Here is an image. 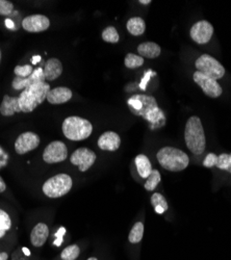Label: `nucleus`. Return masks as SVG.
I'll return each mask as SVG.
<instances>
[{
    "label": "nucleus",
    "mask_w": 231,
    "mask_h": 260,
    "mask_svg": "<svg viewBox=\"0 0 231 260\" xmlns=\"http://www.w3.org/2000/svg\"><path fill=\"white\" fill-rule=\"evenodd\" d=\"M128 107L132 114L141 116L152 123L159 121V118L165 120V116L158 108L155 98L147 95H136L129 98Z\"/></svg>",
    "instance_id": "f257e3e1"
},
{
    "label": "nucleus",
    "mask_w": 231,
    "mask_h": 260,
    "mask_svg": "<svg viewBox=\"0 0 231 260\" xmlns=\"http://www.w3.org/2000/svg\"><path fill=\"white\" fill-rule=\"evenodd\" d=\"M50 91V86L46 81H40L22 91L18 97L20 109L22 112H31L44 102Z\"/></svg>",
    "instance_id": "f03ea898"
},
{
    "label": "nucleus",
    "mask_w": 231,
    "mask_h": 260,
    "mask_svg": "<svg viewBox=\"0 0 231 260\" xmlns=\"http://www.w3.org/2000/svg\"><path fill=\"white\" fill-rule=\"evenodd\" d=\"M185 140L188 150L196 155H200L204 152L206 138L200 118L191 117L188 119L185 130Z\"/></svg>",
    "instance_id": "7ed1b4c3"
},
{
    "label": "nucleus",
    "mask_w": 231,
    "mask_h": 260,
    "mask_svg": "<svg viewBox=\"0 0 231 260\" xmlns=\"http://www.w3.org/2000/svg\"><path fill=\"white\" fill-rule=\"evenodd\" d=\"M156 158L159 165L170 172L184 171L190 164L187 154L174 147H164L159 149Z\"/></svg>",
    "instance_id": "20e7f679"
},
{
    "label": "nucleus",
    "mask_w": 231,
    "mask_h": 260,
    "mask_svg": "<svg viewBox=\"0 0 231 260\" xmlns=\"http://www.w3.org/2000/svg\"><path fill=\"white\" fill-rule=\"evenodd\" d=\"M62 133L70 140H82L88 138L93 131V126L87 119L69 117L62 122Z\"/></svg>",
    "instance_id": "39448f33"
},
{
    "label": "nucleus",
    "mask_w": 231,
    "mask_h": 260,
    "mask_svg": "<svg viewBox=\"0 0 231 260\" xmlns=\"http://www.w3.org/2000/svg\"><path fill=\"white\" fill-rule=\"evenodd\" d=\"M73 185L72 178L67 174H58L46 180L43 184V193L48 198H61L71 191Z\"/></svg>",
    "instance_id": "423d86ee"
},
{
    "label": "nucleus",
    "mask_w": 231,
    "mask_h": 260,
    "mask_svg": "<svg viewBox=\"0 0 231 260\" xmlns=\"http://www.w3.org/2000/svg\"><path fill=\"white\" fill-rule=\"evenodd\" d=\"M197 71L204 74L211 78L218 80L225 75V68H224L219 61H216L212 55L202 54L195 62Z\"/></svg>",
    "instance_id": "0eeeda50"
},
{
    "label": "nucleus",
    "mask_w": 231,
    "mask_h": 260,
    "mask_svg": "<svg viewBox=\"0 0 231 260\" xmlns=\"http://www.w3.org/2000/svg\"><path fill=\"white\" fill-rule=\"evenodd\" d=\"M67 156V146L61 140H54V142L47 145L43 152V159L47 164L62 163V161L66 160Z\"/></svg>",
    "instance_id": "6e6552de"
},
{
    "label": "nucleus",
    "mask_w": 231,
    "mask_h": 260,
    "mask_svg": "<svg viewBox=\"0 0 231 260\" xmlns=\"http://www.w3.org/2000/svg\"><path fill=\"white\" fill-rule=\"evenodd\" d=\"M194 81L202 89L204 94L211 98H218L222 95L223 90L216 79L196 71L193 75Z\"/></svg>",
    "instance_id": "1a4fd4ad"
},
{
    "label": "nucleus",
    "mask_w": 231,
    "mask_h": 260,
    "mask_svg": "<svg viewBox=\"0 0 231 260\" xmlns=\"http://www.w3.org/2000/svg\"><path fill=\"white\" fill-rule=\"evenodd\" d=\"M70 161L78 167L80 172H86L96 161V153L88 148H78L72 153Z\"/></svg>",
    "instance_id": "9d476101"
},
{
    "label": "nucleus",
    "mask_w": 231,
    "mask_h": 260,
    "mask_svg": "<svg viewBox=\"0 0 231 260\" xmlns=\"http://www.w3.org/2000/svg\"><path fill=\"white\" fill-rule=\"evenodd\" d=\"M190 34L193 41L197 44H207L214 34V27L208 21L202 20L192 26Z\"/></svg>",
    "instance_id": "9b49d317"
},
{
    "label": "nucleus",
    "mask_w": 231,
    "mask_h": 260,
    "mask_svg": "<svg viewBox=\"0 0 231 260\" xmlns=\"http://www.w3.org/2000/svg\"><path fill=\"white\" fill-rule=\"evenodd\" d=\"M40 145V138L38 135L31 131L22 133L18 137L15 142V150L20 155L32 151Z\"/></svg>",
    "instance_id": "f8f14e48"
},
{
    "label": "nucleus",
    "mask_w": 231,
    "mask_h": 260,
    "mask_svg": "<svg viewBox=\"0 0 231 260\" xmlns=\"http://www.w3.org/2000/svg\"><path fill=\"white\" fill-rule=\"evenodd\" d=\"M50 26V20L44 15H31L23 19L22 27L29 32H41Z\"/></svg>",
    "instance_id": "ddd939ff"
},
{
    "label": "nucleus",
    "mask_w": 231,
    "mask_h": 260,
    "mask_svg": "<svg viewBox=\"0 0 231 260\" xmlns=\"http://www.w3.org/2000/svg\"><path fill=\"white\" fill-rule=\"evenodd\" d=\"M40 81H45V76H44V71L42 68H37L33 70V72L31 76L26 77V78H21V77H16L14 78L12 86L15 90H24L26 88H29L32 84L40 82Z\"/></svg>",
    "instance_id": "4468645a"
},
{
    "label": "nucleus",
    "mask_w": 231,
    "mask_h": 260,
    "mask_svg": "<svg viewBox=\"0 0 231 260\" xmlns=\"http://www.w3.org/2000/svg\"><path fill=\"white\" fill-rule=\"evenodd\" d=\"M121 138L114 131H107L98 139V146L104 151H117L120 148Z\"/></svg>",
    "instance_id": "2eb2a0df"
},
{
    "label": "nucleus",
    "mask_w": 231,
    "mask_h": 260,
    "mask_svg": "<svg viewBox=\"0 0 231 260\" xmlns=\"http://www.w3.org/2000/svg\"><path fill=\"white\" fill-rule=\"evenodd\" d=\"M72 95V91L70 89L60 87L49 91L46 99L51 104H62L71 100Z\"/></svg>",
    "instance_id": "dca6fc26"
},
{
    "label": "nucleus",
    "mask_w": 231,
    "mask_h": 260,
    "mask_svg": "<svg viewBox=\"0 0 231 260\" xmlns=\"http://www.w3.org/2000/svg\"><path fill=\"white\" fill-rule=\"evenodd\" d=\"M49 236V228L46 224L39 223L34 226L31 233V242L34 247L40 248L43 245Z\"/></svg>",
    "instance_id": "f3484780"
},
{
    "label": "nucleus",
    "mask_w": 231,
    "mask_h": 260,
    "mask_svg": "<svg viewBox=\"0 0 231 260\" xmlns=\"http://www.w3.org/2000/svg\"><path fill=\"white\" fill-rule=\"evenodd\" d=\"M18 112H22L20 109L18 97H11L5 95L0 105V114L4 117H11Z\"/></svg>",
    "instance_id": "a211bd4d"
},
{
    "label": "nucleus",
    "mask_w": 231,
    "mask_h": 260,
    "mask_svg": "<svg viewBox=\"0 0 231 260\" xmlns=\"http://www.w3.org/2000/svg\"><path fill=\"white\" fill-rule=\"evenodd\" d=\"M45 80L51 81L59 78L62 73V65L60 60L50 59L46 61L45 67L43 69Z\"/></svg>",
    "instance_id": "6ab92c4d"
},
{
    "label": "nucleus",
    "mask_w": 231,
    "mask_h": 260,
    "mask_svg": "<svg viewBox=\"0 0 231 260\" xmlns=\"http://www.w3.org/2000/svg\"><path fill=\"white\" fill-rule=\"evenodd\" d=\"M160 51L162 50H160L159 45L153 43V42H145L138 46V52L143 59H156L160 55Z\"/></svg>",
    "instance_id": "aec40b11"
},
{
    "label": "nucleus",
    "mask_w": 231,
    "mask_h": 260,
    "mask_svg": "<svg viewBox=\"0 0 231 260\" xmlns=\"http://www.w3.org/2000/svg\"><path fill=\"white\" fill-rule=\"evenodd\" d=\"M135 163H136L137 170L139 174V176L146 179L148 178L149 175L151 174V171L153 170L149 158L146 155H144V154H139V155L136 157Z\"/></svg>",
    "instance_id": "412c9836"
},
{
    "label": "nucleus",
    "mask_w": 231,
    "mask_h": 260,
    "mask_svg": "<svg viewBox=\"0 0 231 260\" xmlns=\"http://www.w3.org/2000/svg\"><path fill=\"white\" fill-rule=\"evenodd\" d=\"M126 27H127V31H129L130 34H132V36H135V37H139V36H142V34L145 32L146 23L142 18L134 17V18H130L127 21Z\"/></svg>",
    "instance_id": "4be33fe9"
},
{
    "label": "nucleus",
    "mask_w": 231,
    "mask_h": 260,
    "mask_svg": "<svg viewBox=\"0 0 231 260\" xmlns=\"http://www.w3.org/2000/svg\"><path fill=\"white\" fill-rule=\"evenodd\" d=\"M151 204L154 207V209H155V213L159 214H164L165 212H167L168 208H169L165 197L162 194H158V193L152 195Z\"/></svg>",
    "instance_id": "5701e85b"
},
{
    "label": "nucleus",
    "mask_w": 231,
    "mask_h": 260,
    "mask_svg": "<svg viewBox=\"0 0 231 260\" xmlns=\"http://www.w3.org/2000/svg\"><path fill=\"white\" fill-rule=\"evenodd\" d=\"M144 235V225L142 222H137L130 230L128 240L131 244H138L142 241Z\"/></svg>",
    "instance_id": "b1692460"
},
{
    "label": "nucleus",
    "mask_w": 231,
    "mask_h": 260,
    "mask_svg": "<svg viewBox=\"0 0 231 260\" xmlns=\"http://www.w3.org/2000/svg\"><path fill=\"white\" fill-rule=\"evenodd\" d=\"M12 227V220L8 213L4 210L0 209V238H2L5 233L11 229Z\"/></svg>",
    "instance_id": "393cba45"
},
{
    "label": "nucleus",
    "mask_w": 231,
    "mask_h": 260,
    "mask_svg": "<svg viewBox=\"0 0 231 260\" xmlns=\"http://www.w3.org/2000/svg\"><path fill=\"white\" fill-rule=\"evenodd\" d=\"M160 182V173L157 170H152L151 174L149 175V177L147 178L145 182V188L146 191L151 192L154 191L156 188V186L159 184Z\"/></svg>",
    "instance_id": "a878e982"
},
{
    "label": "nucleus",
    "mask_w": 231,
    "mask_h": 260,
    "mask_svg": "<svg viewBox=\"0 0 231 260\" xmlns=\"http://www.w3.org/2000/svg\"><path fill=\"white\" fill-rule=\"evenodd\" d=\"M125 66L129 69H136L139 68L144 65V59L142 56L134 54V53H128L125 58Z\"/></svg>",
    "instance_id": "bb28decb"
},
{
    "label": "nucleus",
    "mask_w": 231,
    "mask_h": 260,
    "mask_svg": "<svg viewBox=\"0 0 231 260\" xmlns=\"http://www.w3.org/2000/svg\"><path fill=\"white\" fill-rule=\"evenodd\" d=\"M80 254V249L77 245H71L62 252L61 258L62 260H75Z\"/></svg>",
    "instance_id": "cd10ccee"
},
{
    "label": "nucleus",
    "mask_w": 231,
    "mask_h": 260,
    "mask_svg": "<svg viewBox=\"0 0 231 260\" xmlns=\"http://www.w3.org/2000/svg\"><path fill=\"white\" fill-rule=\"evenodd\" d=\"M102 39L104 42H108V43L116 44L119 42L120 37H119V33L115 27L108 26L102 31Z\"/></svg>",
    "instance_id": "c85d7f7f"
},
{
    "label": "nucleus",
    "mask_w": 231,
    "mask_h": 260,
    "mask_svg": "<svg viewBox=\"0 0 231 260\" xmlns=\"http://www.w3.org/2000/svg\"><path fill=\"white\" fill-rule=\"evenodd\" d=\"M231 166V155L230 154L222 153L221 155L218 156V161H216V167L220 168V170L228 171L229 168Z\"/></svg>",
    "instance_id": "c756f323"
},
{
    "label": "nucleus",
    "mask_w": 231,
    "mask_h": 260,
    "mask_svg": "<svg viewBox=\"0 0 231 260\" xmlns=\"http://www.w3.org/2000/svg\"><path fill=\"white\" fill-rule=\"evenodd\" d=\"M14 72L16 74V77H21V78H26L32 74L33 69L31 65L25 66H17L14 70Z\"/></svg>",
    "instance_id": "7c9ffc66"
},
{
    "label": "nucleus",
    "mask_w": 231,
    "mask_h": 260,
    "mask_svg": "<svg viewBox=\"0 0 231 260\" xmlns=\"http://www.w3.org/2000/svg\"><path fill=\"white\" fill-rule=\"evenodd\" d=\"M14 4L8 0H0V16H8L12 14Z\"/></svg>",
    "instance_id": "2f4dec72"
},
{
    "label": "nucleus",
    "mask_w": 231,
    "mask_h": 260,
    "mask_svg": "<svg viewBox=\"0 0 231 260\" xmlns=\"http://www.w3.org/2000/svg\"><path fill=\"white\" fill-rule=\"evenodd\" d=\"M216 161H218V155H216L215 153H209L203 161V166L206 168H213L216 165Z\"/></svg>",
    "instance_id": "473e14b6"
},
{
    "label": "nucleus",
    "mask_w": 231,
    "mask_h": 260,
    "mask_svg": "<svg viewBox=\"0 0 231 260\" xmlns=\"http://www.w3.org/2000/svg\"><path fill=\"white\" fill-rule=\"evenodd\" d=\"M65 233H66V229L64 227H61L60 230L58 231V233L55 234V238H57V240H55V242H54L55 245H58V247H60V245L62 243V236H64Z\"/></svg>",
    "instance_id": "72a5a7b5"
},
{
    "label": "nucleus",
    "mask_w": 231,
    "mask_h": 260,
    "mask_svg": "<svg viewBox=\"0 0 231 260\" xmlns=\"http://www.w3.org/2000/svg\"><path fill=\"white\" fill-rule=\"evenodd\" d=\"M152 72L151 71H149L148 73H146L145 74V77H144V79H143V81H142V83L141 84H139V87H142V89L143 90H145V86H146V82L147 81H148V75H150ZM149 78H150V77H149Z\"/></svg>",
    "instance_id": "f704fd0d"
},
{
    "label": "nucleus",
    "mask_w": 231,
    "mask_h": 260,
    "mask_svg": "<svg viewBox=\"0 0 231 260\" xmlns=\"http://www.w3.org/2000/svg\"><path fill=\"white\" fill-rule=\"evenodd\" d=\"M5 25H6V27L10 28V30H15V24H14V22L11 19L5 20Z\"/></svg>",
    "instance_id": "c9c22d12"
},
{
    "label": "nucleus",
    "mask_w": 231,
    "mask_h": 260,
    "mask_svg": "<svg viewBox=\"0 0 231 260\" xmlns=\"http://www.w3.org/2000/svg\"><path fill=\"white\" fill-rule=\"evenodd\" d=\"M5 188H6V185L4 184V181L1 177H0V193H3L5 191Z\"/></svg>",
    "instance_id": "e433bc0d"
},
{
    "label": "nucleus",
    "mask_w": 231,
    "mask_h": 260,
    "mask_svg": "<svg viewBox=\"0 0 231 260\" xmlns=\"http://www.w3.org/2000/svg\"><path fill=\"white\" fill-rule=\"evenodd\" d=\"M41 60H42V58H41L40 55H36V56H33V58L31 59V62H32V65H36V64H38L39 61H41Z\"/></svg>",
    "instance_id": "4c0bfd02"
},
{
    "label": "nucleus",
    "mask_w": 231,
    "mask_h": 260,
    "mask_svg": "<svg viewBox=\"0 0 231 260\" xmlns=\"http://www.w3.org/2000/svg\"><path fill=\"white\" fill-rule=\"evenodd\" d=\"M9 255L5 252H0V260H8Z\"/></svg>",
    "instance_id": "58836bf2"
},
{
    "label": "nucleus",
    "mask_w": 231,
    "mask_h": 260,
    "mask_svg": "<svg viewBox=\"0 0 231 260\" xmlns=\"http://www.w3.org/2000/svg\"><path fill=\"white\" fill-rule=\"evenodd\" d=\"M22 250H23V252H25V255H27V256H30V255H31V253H30V250H29V249H27V248H23Z\"/></svg>",
    "instance_id": "ea45409f"
},
{
    "label": "nucleus",
    "mask_w": 231,
    "mask_h": 260,
    "mask_svg": "<svg viewBox=\"0 0 231 260\" xmlns=\"http://www.w3.org/2000/svg\"><path fill=\"white\" fill-rule=\"evenodd\" d=\"M139 3H143V4H149L151 3L150 0H142V1H139Z\"/></svg>",
    "instance_id": "a19ab883"
},
{
    "label": "nucleus",
    "mask_w": 231,
    "mask_h": 260,
    "mask_svg": "<svg viewBox=\"0 0 231 260\" xmlns=\"http://www.w3.org/2000/svg\"><path fill=\"white\" fill-rule=\"evenodd\" d=\"M88 260H98L96 257H91V258H89Z\"/></svg>",
    "instance_id": "79ce46f5"
},
{
    "label": "nucleus",
    "mask_w": 231,
    "mask_h": 260,
    "mask_svg": "<svg viewBox=\"0 0 231 260\" xmlns=\"http://www.w3.org/2000/svg\"><path fill=\"white\" fill-rule=\"evenodd\" d=\"M230 155H231V153H230ZM227 172H229V173L231 174V166H230V168H229V170H228Z\"/></svg>",
    "instance_id": "37998d69"
},
{
    "label": "nucleus",
    "mask_w": 231,
    "mask_h": 260,
    "mask_svg": "<svg viewBox=\"0 0 231 260\" xmlns=\"http://www.w3.org/2000/svg\"><path fill=\"white\" fill-rule=\"evenodd\" d=\"M0 60H1V52H0Z\"/></svg>",
    "instance_id": "c03bdc74"
}]
</instances>
